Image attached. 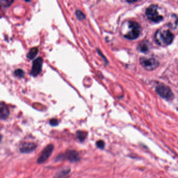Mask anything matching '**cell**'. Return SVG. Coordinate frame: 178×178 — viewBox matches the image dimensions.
<instances>
[{
  "instance_id": "cell-20",
  "label": "cell",
  "mask_w": 178,
  "mask_h": 178,
  "mask_svg": "<svg viewBox=\"0 0 178 178\" xmlns=\"http://www.w3.org/2000/svg\"><path fill=\"white\" fill-rule=\"evenodd\" d=\"M126 1L129 3H133V2H136L138 0H126Z\"/></svg>"
},
{
  "instance_id": "cell-12",
  "label": "cell",
  "mask_w": 178,
  "mask_h": 178,
  "mask_svg": "<svg viewBox=\"0 0 178 178\" xmlns=\"http://www.w3.org/2000/svg\"><path fill=\"white\" fill-rule=\"evenodd\" d=\"M38 53V49L37 47L31 48L27 54V57L29 59L33 60L36 57Z\"/></svg>"
},
{
  "instance_id": "cell-4",
  "label": "cell",
  "mask_w": 178,
  "mask_h": 178,
  "mask_svg": "<svg viewBox=\"0 0 178 178\" xmlns=\"http://www.w3.org/2000/svg\"><path fill=\"white\" fill-rule=\"evenodd\" d=\"M156 92L157 94L167 100H171L174 97V94L169 87L166 85L160 84L156 87Z\"/></svg>"
},
{
  "instance_id": "cell-23",
  "label": "cell",
  "mask_w": 178,
  "mask_h": 178,
  "mask_svg": "<svg viewBox=\"0 0 178 178\" xmlns=\"http://www.w3.org/2000/svg\"><path fill=\"white\" fill-rule=\"evenodd\" d=\"M0 10H1V6H0Z\"/></svg>"
},
{
  "instance_id": "cell-6",
  "label": "cell",
  "mask_w": 178,
  "mask_h": 178,
  "mask_svg": "<svg viewBox=\"0 0 178 178\" xmlns=\"http://www.w3.org/2000/svg\"><path fill=\"white\" fill-rule=\"evenodd\" d=\"M54 149V146L52 144H50L47 146L42 151V153L37 160L38 163H42L47 160L51 155Z\"/></svg>"
},
{
  "instance_id": "cell-9",
  "label": "cell",
  "mask_w": 178,
  "mask_h": 178,
  "mask_svg": "<svg viewBox=\"0 0 178 178\" xmlns=\"http://www.w3.org/2000/svg\"><path fill=\"white\" fill-rule=\"evenodd\" d=\"M63 159L66 158L71 163H76L80 160V155L77 151L73 150H70L66 151L65 155H63Z\"/></svg>"
},
{
  "instance_id": "cell-19",
  "label": "cell",
  "mask_w": 178,
  "mask_h": 178,
  "mask_svg": "<svg viewBox=\"0 0 178 178\" xmlns=\"http://www.w3.org/2000/svg\"><path fill=\"white\" fill-rule=\"evenodd\" d=\"M49 124L52 126H57L59 124V122L57 119H52L49 122Z\"/></svg>"
},
{
  "instance_id": "cell-3",
  "label": "cell",
  "mask_w": 178,
  "mask_h": 178,
  "mask_svg": "<svg viewBox=\"0 0 178 178\" xmlns=\"http://www.w3.org/2000/svg\"><path fill=\"white\" fill-rule=\"evenodd\" d=\"M148 19L155 23H159L163 19V16L161 13V9L158 6L151 5L146 11Z\"/></svg>"
},
{
  "instance_id": "cell-14",
  "label": "cell",
  "mask_w": 178,
  "mask_h": 178,
  "mask_svg": "<svg viewBox=\"0 0 178 178\" xmlns=\"http://www.w3.org/2000/svg\"><path fill=\"white\" fill-rule=\"evenodd\" d=\"M13 2L14 0H0V4L4 7H8Z\"/></svg>"
},
{
  "instance_id": "cell-8",
  "label": "cell",
  "mask_w": 178,
  "mask_h": 178,
  "mask_svg": "<svg viewBox=\"0 0 178 178\" xmlns=\"http://www.w3.org/2000/svg\"><path fill=\"white\" fill-rule=\"evenodd\" d=\"M37 146L36 144L31 142H24L19 146V151L21 153H30L36 148Z\"/></svg>"
},
{
  "instance_id": "cell-7",
  "label": "cell",
  "mask_w": 178,
  "mask_h": 178,
  "mask_svg": "<svg viewBox=\"0 0 178 178\" xmlns=\"http://www.w3.org/2000/svg\"><path fill=\"white\" fill-rule=\"evenodd\" d=\"M43 59L41 57H38L34 60L33 63V66L30 74L33 76L36 77L40 74L42 71Z\"/></svg>"
},
{
  "instance_id": "cell-22",
  "label": "cell",
  "mask_w": 178,
  "mask_h": 178,
  "mask_svg": "<svg viewBox=\"0 0 178 178\" xmlns=\"http://www.w3.org/2000/svg\"><path fill=\"white\" fill-rule=\"evenodd\" d=\"M26 2H31V0H25Z\"/></svg>"
},
{
  "instance_id": "cell-18",
  "label": "cell",
  "mask_w": 178,
  "mask_h": 178,
  "mask_svg": "<svg viewBox=\"0 0 178 178\" xmlns=\"http://www.w3.org/2000/svg\"><path fill=\"white\" fill-rule=\"evenodd\" d=\"M76 15L77 18L79 20H83L85 18V15H84V14L82 12L80 11H77L76 12Z\"/></svg>"
},
{
  "instance_id": "cell-1",
  "label": "cell",
  "mask_w": 178,
  "mask_h": 178,
  "mask_svg": "<svg viewBox=\"0 0 178 178\" xmlns=\"http://www.w3.org/2000/svg\"><path fill=\"white\" fill-rule=\"evenodd\" d=\"M141 28L138 23L133 21H125L121 27V33L125 38L135 39L140 36Z\"/></svg>"
},
{
  "instance_id": "cell-16",
  "label": "cell",
  "mask_w": 178,
  "mask_h": 178,
  "mask_svg": "<svg viewBox=\"0 0 178 178\" xmlns=\"http://www.w3.org/2000/svg\"><path fill=\"white\" fill-rule=\"evenodd\" d=\"M70 172V169L66 168L63 169L61 171V172L57 174V176H64L65 175L68 174L69 172Z\"/></svg>"
},
{
  "instance_id": "cell-11",
  "label": "cell",
  "mask_w": 178,
  "mask_h": 178,
  "mask_svg": "<svg viewBox=\"0 0 178 178\" xmlns=\"http://www.w3.org/2000/svg\"><path fill=\"white\" fill-rule=\"evenodd\" d=\"M138 50L140 51L146 53L149 51V43L147 41H143V42L140 43V44L138 46Z\"/></svg>"
},
{
  "instance_id": "cell-21",
  "label": "cell",
  "mask_w": 178,
  "mask_h": 178,
  "mask_svg": "<svg viewBox=\"0 0 178 178\" xmlns=\"http://www.w3.org/2000/svg\"><path fill=\"white\" fill-rule=\"evenodd\" d=\"M2 140V135L0 134V141Z\"/></svg>"
},
{
  "instance_id": "cell-10",
  "label": "cell",
  "mask_w": 178,
  "mask_h": 178,
  "mask_svg": "<svg viewBox=\"0 0 178 178\" xmlns=\"http://www.w3.org/2000/svg\"><path fill=\"white\" fill-rule=\"evenodd\" d=\"M10 115V111L8 107L3 102H0V119L5 120L8 119Z\"/></svg>"
},
{
  "instance_id": "cell-5",
  "label": "cell",
  "mask_w": 178,
  "mask_h": 178,
  "mask_svg": "<svg viewBox=\"0 0 178 178\" xmlns=\"http://www.w3.org/2000/svg\"><path fill=\"white\" fill-rule=\"evenodd\" d=\"M140 61L141 65L147 71H153L159 66V62L153 57H142Z\"/></svg>"
},
{
  "instance_id": "cell-17",
  "label": "cell",
  "mask_w": 178,
  "mask_h": 178,
  "mask_svg": "<svg viewBox=\"0 0 178 178\" xmlns=\"http://www.w3.org/2000/svg\"><path fill=\"white\" fill-rule=\"evenodd\" d=\"M96 145L99 148L103 149L105 148V142H103V141L99 140V141H98L97 143H96Z\"/></svg>"
},
{
  "instance_id": "cell-15",
  "label": "cell",
  "mask_w": 178,
  "mask_h": 178,
  "mask_svg": "<svg viewBox=\"0 0 178 178\" xmlns=\"http://www.w3.org/2000/svg\"><path fill=\"white\" fill-rule=\"evenodd\" d=\"M14 74L16 76L19 78H23L25 76V72L21 69H17L14 72Z\"/></svg>"
},
{
  "instance_id": "cell-13",
  "label": "cell",
  "mask_w": 178,
  "mask_h": 178,
  "mask_svg": "<svg viewBox=\"0 0 178 178\" xmlns=\"http://www.w3.org/2000/svg\"><path fill=\"white\" fill-rule=\"evenodd\" d=\"M87 132L84 131H79L76 132L77 136V138L80 141L83 142L86 139L87 137Z\"/></svg>"
},
{
  "instance_id": "cell-2",
  "label": "cell",
  "mask_w": 178,
  "mask_h": 178,
  "mask_svg": "<svg viewBox=\"0 0 178 178\" xmlns=\"http://www.w3.org/2000/svg\"><path fill=\"white\" fill-rule=\"evenodd\" d=\"M155 40L161 46H168L174 38L173 34L170 31L166 29H160L155 34Z\"/></svg>"
}]
</instances>
